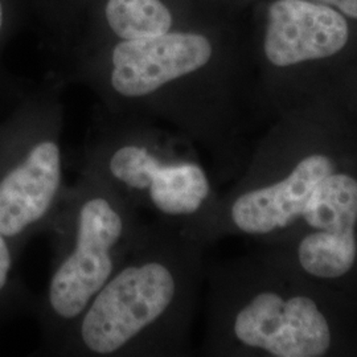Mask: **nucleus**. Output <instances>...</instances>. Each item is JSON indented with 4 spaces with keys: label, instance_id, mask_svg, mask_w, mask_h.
<instances>
[{
    "label": "nucleus",
    "instance_id": "obj_7",
    "mask_svg": "<svg viewBox=\"0 0 357 357\" xmlns=\"http://www.w3.org/2000/svg\"><path fill=\"white\" fill-rule=\"evenodd\" d=\"M344 16L307 0H275L268 8L264 52L277 68L335 56L347 45Z\"/></svg>",
    "mask_w": 357,
    "mask_h": 357
},
{
    "label": "nucleus",
    "instance_id": "obj_10",
    "mask_svg": "<svg viewBox=\"0 0 357 357\" xmlns=\"http://www.w3.org/2000/svg\"><path fill=\"white\" fill-rule=\"evenodd\" d=\"M320 1L335 6L337 10L343 11L348 16L357 19V0H320Z\"/></svg>",
    "mask_w": 357,
    "mask_h": 357
},
{
    "label": "nucleus",
    "instance_id": "obj_6",
    "mask_svg": "<svg viewBox=\"0 0 357 357\" xmlns=\"http://www.w3.org/2000/svg\"><path fill=\"white\" fill-rule=\"evenodd\" d=\"M66 190L63 107L47 90L0 122V230L19 255L50 231Z\"/></svg>",
    "mask_w": 357,
    "mask_h": 357
},
{
    "label": "nucleus",
    "instance_id": "obj_8",
    "mask_svg": "<svg viewBox=\"0 0 357 357\" xmlns=\"http://www.w3.org/2000/svg\"><path fill=\"white\" fill-rule=\"evenodd\" d=\"M103 13L118 40L156 36L171 31L174 24L163 0H106Z\"/></svg>",
    "mask_w": 357,
    "mask_h": 357
},
{
    "label": "nucleus",
    "instance_id": "obj_4",
    "mask_svg": "<svg viewBox=\"0 0 357 357\" xmlns=\"http://www.w3.org/2000/svg\"><path fill=\"white\" fill-rule=\"evenodd\" d=\"M204 352L213 356L324 357L336 320L311 289L281 282L271 255L211 268Z\"/></svg>",
    "mask_w": 357,
    "mask_h": 357
},
{
    "label": "nucleus",
    "instance_id": "obj_2",
    "mask_svg": "<svg viewBox=\"0 0 357 357\" xmlns=\"http://www.w3.org/2000/svg\"><path fill=\"white\" fill-rule=\"evenodd\" d=\"M243 175L220 195L205 233L206 246L243 236L294 255H317L357 233V160L343 149H294L280 160L257 149Z\"/></svg>",
    "mask_w": 357,
    "mask_h": 357
},
{
    "label": "nucleus",
    "instance_id": "obj_1",
    "mask_svg": "<svg viewBox=\"0 0 357 357\" xmlns=\"http://www.w3.org/2000/svg\"><path fill=\"white\" fill-rule=\"evenodd\" d=\"M205 245L153 220L56 356L178 357L191 352Z\"/></svg>",
    "mask_w": 357,
    "mask_h": 357
},
{
    "label": "nucleus",
    "instance_id": "obj_11",
    "mask_svg": "<svg viewBox=\"0 0 357 357\" xmlns=\"http://www.w3.org/2000/svg\"><path fill=\"white\" fill-rule=\"evenodd\" d=\"M8 17H10L8 1L7 0H0V45L6 38V32H7V28H8V23H10Z\"/></svg>",
    "mask_w": 357,
    "mask_h": 357
},
{
    "label": "nucleus",
    "instance_id": "obj_5",
    "mask_svg": "<svg viewBox=\"0 0 357 357\" xmlns=\"http://www.w3.org/2000/svg\"><path fill=\"white\" fill-rule=\"evenodd\" d=\"M144 228L141 212L101 181L79 174L75 184L68 185L48 231L53 246L51 274L33 311L43 354L56 356Z\"/></svg>",
    "mask_w": 357,
    "mask_h": 357
},
{
    "label": "nucleus",
    "instance_id": "obj_9",
    "mask_svg": "<svg viewBox=\"0 0 357 357\" xmlns=\"http://www.w3.org/2000/svg\"><path fill=\"white\" fill-rule=\"evenodd\" d=\"M19 257L11 241L0 230V324L24 312L33 314L38 302L17 273Z\"/></svg>",
    "mask_w": 357,
    "mask_h": 357
},
{
    "label": "nucleus",
    "instance_id": "obj_3",
    "mask_svg": "<svg viewBox=\"0 0 357 357\" xmlns=\"http://www.w3.org/2000/svg\"><path fill=\"white\" fill-rule=\"evenodd\" d=\"M78 163L79 174L101 181L137 211L205 245L220 195L183 134L153 125L150 116L107 109L94 119Z\"/></svg>",
    "mask_w": 357,
    "mask_h": 357
}]
</instances>
